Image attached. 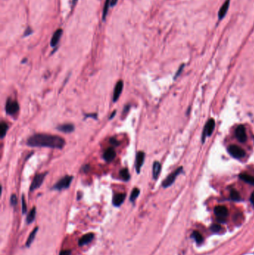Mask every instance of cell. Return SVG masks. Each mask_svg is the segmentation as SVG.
Listing matches in <instances>:
<instances>
[{
  "mask_svg": "<svg viewBox=\"0 0 254 255\" xmlns=\"http://www.w3.org/2000/svg\"><path fill=\"white\" fill-rule=\"evenodd\" d=\"M27 145L31 147H47L61 149L65 145L64 139L56 135L35 133L27 140Z\"/></svg>",
  "mask_w": 254,
  "mask_h": 255,
  "instance_id": "6da1fadb",
  "label": "cell"
},
{
  "mask_svg": "<svg viewBox=\"0 0 254 255\" xmlns=\"http://www.w3.org/2000/svg\"><path fill=\"white\" fill-rule=\"evenodd\" d=\"M73 180V176H71V175H66L63 178L60 179V180L54 185L52 187V190L61 191L65 190V189L69 188Z\"/></svg>",
  "mask_w": 254,
  "mask_h": 255,
  "instance_id": "7a4b0ae2",
  "label": "cell"
},
{
  "mask_svg": "<svg viewBox=\"0 0 254 255\" xmlns=\"http://www.w3.org/2000/svg\"><path fill=\"white\" fill-rule=\"evenodd\" d=\"M182 172H183V167L181 166L176 169L175 171H174L172 173H171V174L163 181V184H162L163 187H164V188H167V187L172 185L174 184V182H175V179L177 178V177Z\"/></svg>",
  "mask_w": 254,
  "mask_h": 255,
  "instance_id": "3957f363",
  "label": "cell"
},
{
  "mask_svg": "<svg viewBox=\"0 0 254 255\" xmlns=\"http://www.w3.org/2000/svg\"><path fill=\"white\" fill-rule=\"evenodd\" d=\"M215 127V122L214 119H210L206 124L204 129H203V134H202V142L204 143L206 139L208 137H210L213 133Z\"/></svg>",
  "mask_w": 254,
  "mask_h": 255,
  "instance_id": "277c9868",
  "label": "cell"
},
{
  "mask_svg": "<svg viewBox=\"0 0 254 255\" xmlns=\"http://www.w3.org/2000/svg\"><path fill=\"white\" fill-rule=\"evenodd\" d=\"M19 110V105L17 101L11 100V99H8L5 105V111L8 115L14 116L17 113Z\"/></svg>",
  "mask_w": 254,
  "mask_h": 255,
  "instance_id": "5b68a950",
  "label": "cell"
},
{
  "mask_svg": "<svg viewBox=\"0 0 254 255\" xmlns=\"http://www.w3.org/2000/svg\"><path fill=\"white\" fill-rule=\"evenodd\" d=\"M228 151H229L230 155H231L232 157H233L234 158L236 159H240L242 158L245 156L246 153L245 150L239 146V145H231L230 146L228 149Z\"/></svg>",
  "mask_w": 254,
  "mask_h": 255,
  "instance_id": "8992f818",
  "label": "cell"
},
{
  "mask_svg": "<svg viewBox=\"0 0 254 255\" xmlns=\"http://www.w3.org/2000/svg\"><path fill=\"white\" fill-rule=\"evenodd\" d=\"M46 175L47 172H44L35 175L32 181V183H31V187H30V191H31V192H33L34 190L40 188V187L41 186L42 184H43L44 179H45Z\"/></svg>",
  "mask_w": 254,
  "mask_h": 255,
  "instance_id": "52a82bcc",
  "label": "cell"
},
{
  "mask_svg": "<svg viewBox=\"0 0 254 255\" xmlns=\"http://www.w3.org/2000/svg\"><path fill=\"white\" fill-rule=\"evenodd\" d=\"M235 137L241 143H245L247 141V133H246V129L244 125H239L236 127L235 131Z\"/></svg>",
  "mask_w": 254,
  "mask_h": 255,
  "instance_id": "ba28073f",
  "label": "cell"
},
{
  "mask_svg": "<svg viewBox=\"0 0 254 255\" xmlns=\"http://www.w3.org/2000/svg\"><path fill=\"white\" fill-rule=\"evenodd\" d=\"M215 214L216 215L219 220L223 221L225 220L228 216V210L225 206L223 205H219V206L215 207Z\"/></svg>",
  "mask_w": 254,
  "mask_h": 255,
  "instance_id": "9c48e42d",
  "label": "cell"
},
{
  "mask_svg": "<svg viewBox=\"0 0 254 255\" xmlns=\"http://www.w3.org/2000/svg\"><path fill=\"white\" fill-rule=\"evenodd\" d=\"M145 154L144 151H138L136 156V170L137 173L140 172L141 168L143 166L144 161H145Z\"/></svg>",
  "mask_w": 254,
  "mask_h": 255,
  "instance_id": "30bf717a",
  "label": "cell"
},
{
  "mask_svg": "<svg viewBox=\"0 0 254 255\" xmlns=\"http://www.w3.org/2000/svg\"><path fill=\"white\" fill-rule=\"evenodd\" d=\"M123 86H124V83L122 81H119L117 82L116 84L115 88H114V92H113V101H117L118 99H119L120 95L122 94V92L123 90Z\"/></svg>",
  "mask_w": 254,
  "mask_h": 255,
  "instance_id": "8fae6325",
  "label": "cell"
},
{
  "mask_svg": "<svg viewBox=\"0 0 254 255\" xmlns=\"http://www.w3.org/2000/svg\"><path fill=\"white\" fill-rule=\"evenodd\" d=\"M126 198V193H116L113 198V204L115 207H119L123 204Z\"/></svg>",
  "mask_w": 254,
  "mask_h": 255,
  "instance_id": "7c38bea8",
  "label": "cell"
},
{
  "mask_svg": "<svg viewBox=\"0 0 254 255\" xmlns=\"http://www.w3.org/2000/svg\"><path fill=\"white\" fill-rule=\"evenodd\" d=\"M116 156V153L113 148H108L105 151L103 155V158L106 162H112Z\"/></svg>",
  "mask_w": 254,
  "mask_h": 255,
  "instance_id": "4fadbf2b",
  "label": "cell"
},
{
  "mask_svg": "<svg viewBox=\"0 0 254 255\" xmlns=\"http://www.w3.org/2000/svg\"><path fill=\"white\" fill-rule=\"evenodd\" d=\"M62 34H63V30L61 29H57L53 34L52 37L51 39V42H50V45L51 47H55L58 44L60 39H61Z\"/></svg>",
  "mask_w": 254,
  "mask_h": 255,
  "instance_id": "5bb4252c",
  "label": "cell"
},
{
  "mask_svg": "<svg viewBox=\"0 0 254 255\" xmlns=\"http://www.w3.org/2000/svg\"><path fill=\"white\" fill-rule=\"evenodd\" d=\"M230 0H226L224 2V3L222 5L221 7V8L219 10V19L220 20H221L222 19H224V17H225V15L227 14L228 9H229L230 7Z\"/></svg>",
  "mask_w": 254,
  "mask_h": 255,
  "instance_id": "9a60e30c",
  "label": "cell"
},
{
  "mask_svg": "<svg viewBox=\"0 0 254 255\" xmlns=\"http://www.w3.org/2000/svg\"><path fill=\"white\" fill-rule=\"evenodd\" d=\"M94 236H95V235H94V234H93V233H89V234L84 235V236L78 240V246H83L89 243V242H92V240L94 239Z\"/></svg>",
  "mask_w": 254,
  "mask_h": 255,
  "instance_id": "2e32d148",
  "label": "cell"
},
{
  "mask_svg": "<svg viewBox=\"0 0 254 255\" xmlns=\"http://www.w3.org/2000/svg\"><path fill=\"white\" fill-rule=\"evenodd\" d=\"M57 129L61 132L63 133H72L75 130V126L73 124H63L58 125L57 127Z\"/></svg>",
  "mask_w": 254,
  "mask_h": 255,
  "instance_id": "e0dca14e",
  "label": "cell"
},
{
  "mask_svg": "<svg viewBox=\"0 0 254 255\" xmlns=\"http://www.w3.org/2000/svg\"><path fill=\"white\" fill-rule=\"evenodd\" d=\"M161 172V164L158 161H155L153 164V178L157 179Z\"/></svg>",
  "mask_w": 254,
  "mask_h": 255,
  "instance_id": "ac0fdd59",
  "label": "cell"
},
{
  "mask_svg": "<svg viewBox=\"0 0 254 255\" xmlns=\"http://www.w3.org/2000/svg\"><path fill=\"white\" fill-rule=\"evenodd\" d=\"M239 178L247 184L254 185V177L251 175L247 174V173H241L239 175Z\"/></svg>",
  "mask_w": 254,
  "mask_h": 255,
  "instance_id": "d6986e66",
  "label": "cell"
},
{
  "mask_svg": "<svg viewBox=\"0 0 254 255\" xmlns=\"http://www.w3.org/2000/svg\"><path fill=\"white\" fill-rule=\"evenodd\" d=\"M37 231H38V227H36V228L32 231V232L30 234L29 238H28V240H27L26 244H25V246L28 247V248L31 246V245L33 242V241L35 240V236H36V234H37Z\"/></svg>",
  "mask_w": 254,
  "mask_h": 255,
  "instance_id": "ffe728a7",
  "label": "cell"
},
{
  "mask_svg": "<svg viewBox=\"0 0 254 255\" xmlns=\"http://www.w3.org/2000/svg\"><path fill=\"white\" fill-rule=\"evenodd\" d=\"M8 130V125L5 122H2L1 125H0V136H1V139H3L5 137Z\"/></svg>",
  "mask_w": 254,
  "mask_h": 255,
  "instance_id": "44dd1931",
  "label": "cell"
},
{
  "mask_svg": "<svg viewBox=\"0 0 254 255\" xmlns=\"http://www.w3.org/2000/svg\"><path fill=\"white\" fill-rule=\"evenodd\" d=\"M120 177L124 181H128L131 178V175H130L129 171L127 169H122L121 171L119 172Z\"/></svg>",
  "mask_w": 254,
  "mask_h": 255,
  "instance_id": "7402d4cb",
  "label": "cell"
},
{
  "mask_svg": "<svg viewBox=\"0 0 254 255\" xmlns=\"http://www.w3.org/2000/svg\"><path fill=\"white\" fill-rule=\"evenodd\" d=\"M36 216V208H33L30 210L29 214H28V216L26 217V222L28 224H31L34 221H35Z\"/></svg>",
  "mask_w": 254,
  "mask_h": 255,
  "instance_id": "603a6c76",
  "label": "cell"
},
{
  "mask_svg": "<svg viewBox=\"0 0 254 255\" xmlns=\"http://www.w3.org/2000/svg\"><path fill=\"white\" fill-rule=\"evenodd\" d=\"M139 193H140L139 189L137 188V187L133 189L131 192V196H130V201H131V202H134L136 199H137L138 198V196H139Z\"/></svg>",
  "mask_w": 254,
  "mask_h": 255,
  "instance_id": "cb8c5ba5",
  "label": "cell"
},
{
  "mask_svg": "<svg viewBox=\"0 0 254 255\" xmlns=\"http://www.w3.org/2000/svg\"><path fill=\"white\" fill-rule=\"evenodd\" d=\"M111 6V0H106L105 6H104L103 11H102V19L103 20H105L106 17L107 15V12H108V9Z\"/></svg>",
  "mask_w": 254,
  "mask_h": 255,
  "instance_id": "d4e9b609",
  "label": "cell"
},
{
  "mask_svg": "<svg viewBox=\"0 0 254 255\" xmlns=\"http://www.w3.org/2000/svg\"><path fill=\"white\" fill-rule=\"evenodd\" d=\"M230 198L233 201H240L241 200V196L239 193L235 190H232L230 192Z\"/></svg>",
  "mask_w": 254,
  "mask_h": 255,
  "instance_id": "484cf974",
  "label": "cell"
},
{
  "mask_svg": "<svg viewBox=\"0 0 254 255\" xmlns=\"http://www.w3.org/2000/svg\"><path fill=\"white\" fill-rule=\"evenodd\" d=\"M192 236H193V238L195 240L196 242H197V243H201V242H203V236H202V235L200 234L199 232H197V231L193 232Z\"/></svg>",
  "mask_w": 254,
  "mask_h": 255,
  "instance_id": "4316f807",
  "label": "cell"
},
{
  "mask_svg": "<svg viewBox=\"0 0 254 255\" xmlns=\"http://www.w3.org/2000/svg\"><path fill=\"white\" fill-rule=\"evenodd\" d=\"M22 211H23V214H26L27 206H26V202H25V197H24V196H23V197H22Z\"/></svg>",
  "mask_w": 254,
  "mask_h": 255,
  "instance_id": "83f0119b",
  "label": "cell"
},
{
  "mask_svg": "<svg viewBox=\"0 0 254 255\" xmlns=\"http://www.w3.org/2000/svg\"><path fill=\"white\" fill-rule=\"evenodd\" d=\"M10 202H11V204L13 207H15L16 205L17 204V196H16L15 194H13L11 196Z\"/></svg>",
  "mask_w": 254,
  "mask_h": 255,
  "instance_id": "f1b7e54d",
  "label": "cell"
},
{
  "mask_svg": "<svg viewBox=\"0 0 254 255\" xmlns=\"http://www.w3.org/2000/svg\"><path fill=\"white\" fill-rule=\"evenodd\" d=\"M32 29H31V28L30 27H28L26 29H25V32H24V37H27V36H29V35H31V34H32Z\"/></svg>",
  "mask_w": 254,
  "mask_h": 255,
  "instance_id": "f546056e",
  "label": "cell"
},
{
  "mask_svg": "<svg viewBox=\"0 0 254 255\" xmlns=\"http://www.w3.org/2000/svg\"><path fill=\"white\" fill-rule=\"evenodd\" d=\"M71 254H72V251L69 249L62 250L59 254V255H71Z\"/></svg>",
  "mask_w": 254,
  "mask_h": 255,
  "instance_id": "4dcf8cb0",
  "label": "cell"
},
{
  "mask_svg": "<svg viewBox=\"0 0 254 255\" xmlns=\"http://www.w3.org/2000/svg\"><path fill=\"white\" fill-rule=\"evenodd\" d=\"M110 142H111L112 145H115V146H117V145H119V142L116 138H111V139H110Z\"/></svg>",
  "mask_w": 254,
  "mask_h": 255,
  "instance_id": "1f68e13d",
  "label": "cell"
},
{
  "mask_svg": "<svg viewBox=\"0 0 254 255\" xmlns=\"http://www.w3.org/2000/svg\"><path fill=\"white\" fill-rule=\"evenodd\" d=\"M183 67H184V64H182V65L181 66V67H180L178 70H177V73H176L175 76V79H176V78H177V77L179 76L180 74H181V72L183 71Z\"/></svg>",
  "mask_w": 254,
  "mask_h": 255,
  "instance_id": "d6a6232c",
  "label": "cell"
},
{
  "mask_svg": "<svg viewBox=\"0 0 254 255\" xmlns=\"http://www.w3.org/2000/svg\"><path fill=\"white\" fill-rule=\"evenodd\" d=\"M89 169H90V166H89V165L86 164V165H84V166H82L81 169L84 172H87L89 171Z\"/></svg>",
  "mask_w": 254,
  "mask_h": 255,
  "instance_id": "836d02e7",
  "label": "cell"
},
{
  "mask_svg": "<svg viewBox=\"0 0 254 255\" xmlns=\"http://www.w3.org/2000/svg\"><path fill=\"white\" fill-rule=\"evenodd\" d=\"M88 117L97 119V114L96 113H88V114H85V118H88Z\"/></svg>",
  "mask_w": 254,
  "mask_h": 255,
  "instance_id": "e575fe53",
  "label": "cell"
},
{
  "mask_svg": "<svg viewBox=\"0 0 254 255\" xmlns=\"http://www.w3.org/2000/svg\"><path fill=\"white\" fill-rule=\"evenodd\" d=\"M130 107H131V106H130V105H126V106L125 107V108H124L123 112H122V115H123V116H125V115H126V113L128 112L129 110H130Z\"/></svg>",
  "mask_w": 254,
  "mask_h": 255,
  "instance_id": "d590c367",
  "label": "cell"
},
{
  "mask_svg": "<svg viewBox=\"0 0 254 255\" xmlns=\"http://www.w3.org/2000/svg\"><path fill=\"white\" fill-rule=\"evenodd\" d=\"M212 229H213V231L217 232V231H219L220 229H221V227H220L219 225H214L213 226V228H212Z\"/></svg>",
  "mask_w": 254,
  "mask_h": 255,
  "instance_id": "8d00e7d4",
  "label": "cell"
},
{
  "mask_svg": "<svg viewBox=\"0 0 254 255\" xmlns=\"http://www.w3.org/2000/svg\"><path fill=\"white\" fill-rule=\"evenodd\" d=\"M118 3V0H111V6L113 7V6H115L116 5V3Z\"/></svg>",
  "mask_w": 254,
  "mask_h": 255,
  "instance_id": "74e56055",
  "label": "cell"
},
{
  "mask_svg": "<svg viewBox=\"0 0 254 255\" xmlns=\"http://www.w3.org/2000/svg\"><path fill=\"white\" fill-rule=\"evenodd\" d=\"M251 204H253V206H254V192L251 194Z\"/></svg>",
  "mask_w": 254,
  "mask_h": 255,
  "instance_id": "f35d334b",
  "label": "cell"
},
{
  "mask_svg": "<svg viewBox=\"0 0 254 255\" xmlns=\"http://www.w3.org/2000/svg\"><path fill=\"white\" fill-rule=\"evenodd\" d=\"M116 111H114V112H113L111 113V117H110V118H109V119H112L114 117H115V115H116Z\"/></svg>",
  "mask_w": 254,
  "mask_h": 255,
  "instance_id": "ab89813d",
  "label": "cell"
},
{
  "mask_svg": "<svg viewBox=\"0 0 254 255\" xmlns=\"http://www.w3.org/2000/svg\"><path fill=\"white\" fill-rule=\"evenodd\" d=\"M78 197L77 198L78 199V200H79V199H81V196H82V193H78Z\"/></svg>",
  "mask_w": 254,
  "mask_h": 255,
  "instance_id": "60d3db41",
  "label": "cell"
},
{
  "mask_svg": "<svg viewBox=\"0 0 254 255\" xmlns=\"http://www.w3.org/2000/svg\"><path fill=\"white\" fill-rule=\"evenodd\" d=\"M76 2H77V0H73V5H75Z\"/></svg>",
  "mask_w": 254,
  "mask_h": 255,
  "instance_id": "b9f144b4",
  "label": "cell"
},
{
  "mask_svg": "<svg viewBox=\"0 0 254 255\" xmlns=\"http://www.w3.org/2000/svg\"><path fill=\"white\" fill-rule=\"evenodd\" d=\"M253 141H254V137H253Z\"/></svg>",
  "mask_w": 254,
  "mask_h": 255,
  "instance_id": "7bdbcfd3",
  "label": "cell"
}]
</instances>
